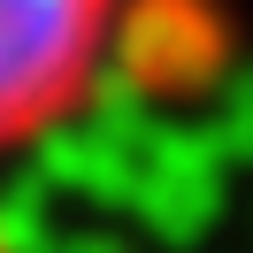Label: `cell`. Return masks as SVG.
I'll return each instance as SVG.
<instances>
[{"label": "cell", "instance_id": "cell-1", "mask_svg": "<svg viewBox=\"0 0 253 253\" xmlns=\"http://www.w3.org/2000/svg\"><path fill=\"white\" fill-rule=\"evenodd\" d=\"M115 0H0V154L31 146L84 100Z\"/></svg>", "mask_w": 253, "mask_h": 253}]
</instances>
